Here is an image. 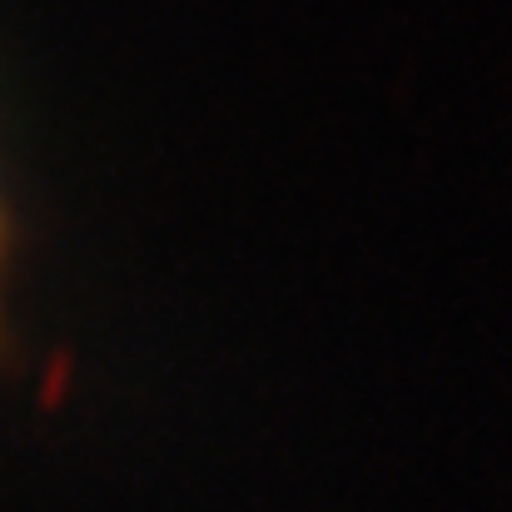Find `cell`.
<instances>
[{"instance_id":"obj_1","label":"cell","mask_w":512,"mask_h":512,"mask_svg":"<svg viewBox=\"0 0 512 512\" xmlns=\"http://www.w3.org/2000/svg\"><path fill=\"white\" fill-rule=\"evenodd\" d=\"M5 254H10V229H5V204H0V284H5Z\"/></svg>"}]
</instances>
